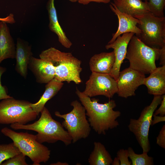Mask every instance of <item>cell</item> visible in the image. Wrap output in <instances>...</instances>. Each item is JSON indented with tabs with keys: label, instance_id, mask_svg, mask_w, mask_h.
I'll return each mask as SVG.
<instances>
[{
	"label": "cell",
	"instance_id": "obj_1",
	"mask_svg": "<svg viewBox=\"0 0 165 165\" xmlns=\"http://www.w3.org/2000/svg\"><path fill=\"white\" fill-rule=\"evenodd\" d=\"M75 93L86 110L90 127L98 134L105 135L106 131L119 125L116 119L121 113L119 111L113 110L116 106L115 100H109L108 102L100 103L99 99H91L77 88Z\"/></svg>",
	"mask_w": 165,
	"mask_h": 165
},
{
	"label": "cell",
	"instance_id": "obj_2",
	"mask_svg": "<svg viewBox=\"0 0 165 165\" xmlns=\"http://www.w3.org/2000/svg\"><path fill=\"white\" fill-rule=\"evenodd\" d=\"M39 119L33 123L22 124L18 123L11 124L14 130H31L37 132L36 140L40 143H55L58 141L67 146L71 144L72 139L61 124L54 119L47 108L45 107L41 112Z\"/></svg>",
	"mask_w": 165,
	"mask_h": 165
},
{
	"label": "cell",
	"instance_id": "obj_3",
	"mask_svg": "<svg viewBox=\"0 0 165 165\" xmlns=\"http://www.w3.org/2000/svg\"><path fill=\"white\" fill-rule=\"evenodd\" d=\"M39 57L52 64L55 69V79L68 83L73 82L77 84L82 82L80 76L82 70L81 61L72 53L63 52L51 47L43 51Z\"/></svg>",
	"mask_w": 165,
	"mask_h": 165
},
{
	"label": "cell",
	"instance_id": "obj_4",
	"mask_svg": "<svg viewBox=\"0 0 165 165\" xmlns=\"http://www.w3.org/2000/svg\"><path fill=\"white\" fill-rule=\"evenodd\" d=\"M160 49L148 46L134 35L129 42L126 56L129 67L150 74L156 68L155 61L159 59Z\"/></svg>",
	"mask_w": 165,
	"mask_h": 165
},
{
	"label": "cell",
	"instance_id": "obj_5",
	"mask_svg": "<svg viewBox=\"0 0 165 165\" xmlns=\"http://www.w3.org/2000/svg\"><path fill=\"white\" fill-rule=\"evenodd\" d=\"M1 132L12 140L20 152L33 162V165H40V163H46L49 160L50 150L36 141V135L17 132L7 127L2 128Z\"/></svg>",
	"mask_w": 165,
	"mask_h": 165
},
{
	"label": "cell",
	"instance_id": "obj_6",
	"mask_svg": "<svg viewBox=\"0 0 165 165\" xmlns=\"http://www.w3.org/2000/svg\"><path fill=\"white\" fill-rule=\"evenodd\" d=\"M71 105L73 109L69 113L61 114L56 111L54 114L56 116L64 119L61 124L71 136L72 142L75 143L87 138L91 127L86 119V110L82 104L75 100L71 103Z\"/></svg>",
	"mask_w": 165,
	"mask_h": 165
},
{
	"label": "cell",
	"instance_id": "obj_7",
	"mask_svg": "<svg viewBox=\"0 0 165 165\" xmlns=\"http://www.w3.org/2000/svg\"><path fill=\"white\" fill-rule=\"evenodd\" d=\"M138 27L141 31L137 37L145 44L152 48L165 46V17H158L149 12L136 16Z\"/></svg>",
	"mask_w": 165,
	"mask_h": 165
},
{
	"label": "cell",
	"instance_id": "obj_8",
	"mask_svg": "<svg viewBox=\"0 0 165 165\" xmlns=\"http://www.w3.org/2000/svg\"><path fill=\"white\" fill-rule=\"evenodd\" d=\"M31 103L13 97L2 100L0 102V124H25L35 120L38 116L31 108Z\"/></svg>",
	"mask_w": 165,
	"mask_h": 165
},
{
	"label": "cell",
	"instance_id": "obj_9",
	"mask_svg": "<svg viewBox=\"0 0 165 165\" xmlns=\"http://www.w3.org/2000/svg\"><path fill=\"white\" fill-rule=\"evenodd\" d=\"M154 96L152 102L143 109L139 118L138 119H130L128 125L129 130L135 136L143 152L148 153L150 150L149 128L154 112L162 100V96Z\"/></svg>",
	"mask_w": 165,
	"mask_h": 165
},
{
	"label": "cell",
	"instance_id": "obj_10",
	"mask_svg": "<svg viewBox=\"0 0 165 165\" xmlns=\"http://www.w3.org/2000/svg\"><path fill=\"white\" fill-rule=\"evenodd\" d=\"M82 93L91 97L103 95L112 98L117 92L116 80L109 74L92 72Z\"/></svg>",
	"mask_w": 165,
	"mask_h": 165
},
{
	"label": "cell",
	"instance_id": "obj_11",
	"mask_svg": "<svg viewBox=\"0 0 165 165\" xmlns=\"http://www.w3.org/2000/svg\"><path fill=\"white\" fill-rule=\"evenodd\" d=\"M145 74L129 67L120 72L116 80L117 94L121 97L127 98L135 96L139 86L143 85Z\"/></svg>",
	"mask_w": 165,
	"mask_h": 165
},
{
	"label": "cell",
	"instance_id": "obj_12",
	"mask_svg": "<svg viewBox=\"0 0 165 165\" xmlns=\"http://www.w3.org/2000/svg\"><path fill=\"white\" fill-rule=\"evenodd\" d=\"M135 34L132 32L124 33L118 36L112 43L108 44L105 47L106 49H113L115 60L113 67L109 74L116 80L120 72L121 65L126 58L128 44L132 36Z\"/></svg>",
	"mask_w": 165,
	"mask_h": 165
},
{
	"label": "cell",
	"instance_id": "obj_13",
	"mask_svg": "<svg viewBox=\"0 0 165 165\" xmlns=\"http://www.w3.org/2000/svg\"><path fill=\"white\" fill-rule=\"evenodd\" d=\"M109 6L118 17L119 26L117 31L112 34V38L108 44L112 43L118 36L124 33L132 32L137 36L141 33V31L137 26L139 23L137 18L120 12L113 3L111 2Z\"/></svg>",
	"mask_w": 165,
	"mask_h": 165
},
{
	"label": "cell",
	"instance_id": "obj_14",
	"mask_svg": "<svg viewBox=\"0 0 165 165\" xmlns=\"http://www.w3.org/2000/svg\"><path fill=\"white\" fill-rule=\"evenodd\" d=\"M28 68L32 72L38 83L47 84L55 77L54 68L50 62L46 60L32 56Z\"/></svg>",
	"mask_w": 165,
	"mask_h": 165
},
{
	"label": "cell",
	"instance_id": "obj_15",
	"mask_svg": "<svg viewBox=\"0 0 165 165\" xmlns=\"http://www.w3.org/2000/svg\"><path fill=\"white\" fill-rule=\"evenodd\" d=\"M32 55L31 46L28 43L20 38H17L16 46L15 70L25 79L27 78L28 64Z\"/></svg>",
	"mask_w": 165,
	"mask_h": 165
},
{
	"label": "cell",
	"instance_id": "obj_16",
	"mask_svg": "<svg viewBox=\"0 0 165 165\" xmlns=\"http://www.w3.org/2000/svg\"><path fill=\"white\" fill-rule=\"evenodd\" d=\"M143 85L148 93L154 95L162 96L165 94V65L156 67L145 79Z\"/></svg>",
	"mask_w": 165,
	"mask_h": 165
},
{
	"label": "cell",
	"instance_id": "obj_17",
	"mask_svg": "<svg viewBox=\"0 0 165 165\" xmlns=\"http://www.w3.org/2000/svg\"><path fill=\"white\" fill-rule=\"evenodd\" d=\"M114 51L95 54L90 59L89 64L92 72L109 74L114 64Z\"/></svg>",
	"mask_w": 165,
	"mask_h": 165
},
{
	"label": "cell",
	"instance_id": "obj_18",
	"mask_svg": "<svg viewBox=\"0 0 165 165\" xmlns=\"http://www.w3.org/2000/svg\"><path fill=\"white\" fill-rule=\"evenodd\" d=\"M16 46L7 23L1 21L0 24V64L8 58H15Z\"/></svg>",
	"mask_w": 165,
	"mask_h": 165
},
{
	"label": "cell",
	"instance_id": "obj_19",
	"mask_svg": "<svg viewBox=\"0 0 165 165\" xmlns=\"http://www.w3.org/2000/svg\"><path fill=\"white\" fill-rule=\"evenodd\" d=\"M54 0H49L47 4L50 30L56 34L58 37V41L64 47L70 48L72 43L67 37L58 22L57 13L54 4Z\"/></svg>",
	"mask_w": 165,
	"mask_h": 165
},
{
	"label": "cell",
	"instance_id": "obj_20",
	"mask_svg": "<svg viewBox=\"0 0 165 165\" xmlns=\"http://www.w3.org/2000/svg\"><path fill=\"white\" fill-rule=\"evenodd\" d=\"M147 2L143 0H113V3L120 12L135 17L150 12Z\"/></svg>",
	"mask_w": 165,
	"mask_h": 165
},
{
	"label": "cell",
	"instance_id": "obj_21",
	"mask_svg": "<svg viewBox=\"0 0 165 165\" xmlns=\"http://www.w3.org/2000/svg\"><path fill=\"white\" fill-rule=\"evenodd\" d=\"M63 85V82L55 78L46 84L45 91L39 101L36 103L31 104V108L38 116L45 107L46 103L57 94Z\"/></svg>",
	"mask_w": 165,
	"mask_h": 165
},
{
	"label": "cell",
	"instance_id": "obj_22",
	"mask_svg": "<svg viewBox=\"0 0 165 165\" xmlns=\"http://www.w3.org/2000/svg\"><path fill=\"white\" fill-rule=\"evenodd\" d=\"M90 165H110L112 159L105 146L99 142H94V148L88 159Z\"/></svg>",
	"mask_w": 165,
	"mask_h": 165
},
{
	"label": "cell",
	"instance_id": "obj_23",
	"mask_svg": "<svg viewBox=\"0 0 165 165\" xmlns=\"http://www.w3.org/2000/svg\"><path fill=\"white\" fill-rule=\"evenodd\" d=\"M129 158L131 160L132 165H153V158L149 156L147 152H143L141 154L135 153L133 149L129 147L127 149Z\"/></svg>",
	"mask_w": 165,
	"mask_h": 165
},
{
	"label": "cell",
	"instance_id": "obj_24",
	"mask_svg": "<svg viewBox=\"0 0 165 165\" xmlns=\"http://www.w3.org/2000/svg\"><path fill=\"white\" fill-rule=\"evenodd\" d=\"M20 152L13 142L0 144V165L5 161Z\"/></svg>",
	"mask_w": 165,
	"mask_h": 165
},
{
	"label": "cell",
	"instance_id": "obj_25",
	"mask_svg": "<svg viewBox=\"0 0 165 165\" xmlns=\"http://www.w3.org/2000/svg\"><path fill=\"white\" fill-rule=\"evenodd\" d=\"M150 12L158 17H164L165 0H149L147 2Z\"/></svg>",
	"mask_w": 165,
	"mask_h": 165
},
{
	"label": "cell",
	"instance_id": "obj_26",
	"mask_svg": "<svg viewBox=\"0 0 165 165\" xmlns=\"http://www.w3.org/2000/svg\"><path fill=\"white\" fill-rule=\"evenodd\" d=\"M25 156L20 152L5 160L1 165H28Z\"/></svg>",
	"mask_w": 165,
	"mask_h": 165
},
{
	"label": "cell",
	"instance_id": "obj_27",
	"mask_svg": "<svg viewBox=\"0 0 165 165\" xmlns=\"http://www.w3.org/2000/svg\"><path fill=\"white\" fill-rule=\"evenodd\" d=\"M120 161V165H130L131 161H129L127 149H121L117 152V156Z\"/></svg>",
	"mask_w": 165,
	"mask_h": 165
},
{
	"label": "cell",
	"instance_id": "obj_28",
	"mask_svg": "<svg viewBox=\"0 0 165 165\" xmlns=\"http://www.w3.org/2000/svg\"><path fill=\"white\" fill-rule=\"evenodd\" d=\"M6 71V68L0 66V100L10 98L12 97L7 94L6 88L2 86L1 82V77Z\"/></svg>",
	"mask_w": 165,
	"mask_h": 165
},
{
	"label": "cell",
	"instance_id": "obj_29",
	"mask_svg": "<svg viewBox=\"0 0 165 165\" xmlns=\"http://www.w3.org/2000/svg\"><path fill=\"white\" fill-rule=\"evenodd\" d=\"M156 143L161 147L165 149V125H164L156 137Z\"/></svg>",
	"mask_w": 165,
	"mask_h": 165
},
{
	"label": "cell",
	"instance_id": "obj_30",
	"mask_svg": "<svg viewBox=\"0 0 165 165\" xmlns=\"http://www.w3.org/2000/svg\"><path fill=\"white\" fill-rule=\"evenodd\" d=\"M162 96V100L160 104L159 108L155 111L154 114L156 115H159L160 116H165V95L163 94Z\"/></svg>",
	"mask_w": 165,
	"mask_h": 165
},
{
	"label": "cell",
	"instance_id": "obj_31",
	"mask_svg": "<svg viewBox=\"0 0 165 165\" xmlns=\"http://www.w3.org/2000/svg\"><path fill=\"white\" fill-rule=\"evenodd\" d=\"M111 0H78L79 3L83 5H86L91 2L97 3H109Z\"/></svg>",
	"mask_w": 165,
	"mask_h": 165
},
{
	"label": "cell",
	"instance_id": "obj_32",
	"mask_svg": "<svg viewBox=\"0 0 165 165\" xmlns=\"http://www.w3.org/2000/svg\"><path fill=\"white\" fill-rule=\"evenodd\" d=\"M159 59L160 64L162 66L165 65V46L160 49Z\"/></svg>",
	"mask_w": 165,
	"mask_h": 165
},
{
	"label": "cell",
	"instance_id": "obj_33",
	"mask_svg": "<svg viewBox=\"0 0 165 165\" xmlns=\"http://www.w3.org/2000/svg\"><path fill=\"white\" fill-rule=\"evenodd\" d=\"M0 21H3L6 23L13 24L15 22L13 15L10 14L8 16L4 18H0Z\"/></svg>",
	"mask_w": 165,
	"mask_h": 165
},
{
	"label": "cell",
	"instance_id": "obj_34",
	"mask_svg": "<svg viewBox=\"0 0 165 165\" xmlns=\"http://www.w3.org/2000/svg\"><path fill=\"white\" fill-rule=\"evenodd\" d=\"M152 117H153V119L151 123L152 125H153L160 122H164L165 121V116H158L153 114Z\"/></svg>",
	"mask_w": 165,
	"mask_h": 165
},
{
	"label": "cell",
	"instance_id": "obj_35",
	"mask_svg": "<svg viewBox=\"0 0 165 165\" xmlns=\"http://www.w3.org/2000/svg\"><path fill=\"white\" fill-rule=\"evenodd\" d=\"M111 164L112 165H120V161L118 158L117 156L115 157L113 160Z\"/></svg>",
	"mask_w": 165,
	"mask_h": 165
},
{
	"label": "cell",
	"instance_id": "obj_36",
	"mask_svg": "<svg viewBox=\"0 0 165 165\" xmlns=\"http://www.w3.org/2000/svg\"><path fill=\"white\" fill-rule=\"evenodd\" d=\"M51 165H68V164L66 162H58L56 163H53L50 164Z\"/></svg>",
	"mask_w": 165,
	"mask_h": 165
},
{
	"label": "cell",
	"instance_id": "obj_37",
	"mask_svg": "<svg viewBox=\"0 0 165 165\" xmlns=\"http://www.w3.org/2000/svg\"><path fill=\"white\" fill-rule=\"evenodd\" d=\"M78 0H69V1L72 2H78Z\"/></svg>",
	"mask_w": 165,
	"mask_h": 165
},
{
	"label": "cell",
	"instance_id": "obj_38",
	"mask_svg": "<svg viewBox=\"0 0 165 165\" xmlns=\"http://www.w3.org/2000/svg\"><path fill=\"white\" fill-rule=\"evenodd\" d=\"M144 0L145 2H148V0Z\"/></svg>",
	"mask_w": 165,
	"mask_h": 165
},
{
	"label": "cell",
	"instance_id": "obj_39",
	"mask_svg": "<svg viewBox=\"0 0 165 165\" xmlns=\"http://www.w3.org/2000/svg\"><path fill=\"white\" fill-rule=\"evenodd\" d=\"M0 23H1V21H0Z\"/></svg>",
	"mask_w": 165,
	"mask_h": 165
}]
</instances>
